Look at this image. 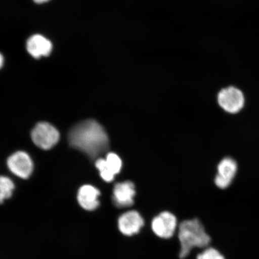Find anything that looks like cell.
<instances>
[{
  "label": "cell",
  "mask_w": 259,
  "mask_h": 259,
  "mask_svg": "<svg viewBox=\"0 0 259 259\" xmlns=\"http://www.w3.org/2000/svg\"><path fill=\"white\" fill-rule=\"evenodd\" d=\"M69 141L72 147L92 159L108 150L109 139L102 126L95 120L79 123L71 130Z\"/></svg>",
  "instance_id": "1"
},
{
  "label": "cell",
  "mask_w": 259,
  "mask_h": 259,
  "mask_svg": "<svg viewBox=\"0 0 259 259\" xmlns=\"http://www.w3.org/2000/svg\"><path fill=\"white\" fill-rule=\"evenodd\" d=\"M136 194L135 186L131 181L116 184L113 189V201L118 208L134 205Z\"/></svg>",
  "instance_id": "9"
},
{
  "label": "cell",
  "mask_w": 259,
  "mask_h": 259,
  "mask_svg": "<svg viewBox=\"0 0 259 259\" xmlns=\"http://www.w3.org/2000/svg\"><path fill=\"white\" fill-rule=\"evenodd\" d=\"M177 219L172 213L164 211L152 220L151 228L154 234L162 239H169L177 228Z\"/></svg>",
  "instance_id": "5"
},
{
  "label": "cell",
  "mask_w": 259,
  "mask_h": 259,
  "mask_svg": "<svg viewBox=\"0 0 259 259\" xmlns=\"http://www.w3.org/2000/svg\"><path fill=\"white\" fill-rule=\"evenodd\" d=\"M217 100L223 110L235 114L240 112L245 105V96L242 91L235 86L229 85L220 89Z\"/></svg>",
  "instance_id": "3"
},
{
  "label": "cell",
  "mask_w": 259,
  "mask_h": 259,
  "mask_svg": "<svg viewBox=\"0 0 259 259\" xmlns=\"http://www.w3.org/2000/svg\"><path fill=\"white\" fill-rule=\"evenodd\" d=\"M106 161L109 169L115 176L120 171L122 167V161L118 155L115 153H109L107 155Z\"/></svg>",
  "instance_id": "13"
},
{
  "label": "cell",
  "mask_w": 259,
  "mask_h": 259,
  "mask_svg": "<svg viewBox=\"0 0 259 259\" xmlns=\"http://www.w3.org/2000/svg\"><path fill=\"white\" fill-rule=\"evenodd\" d=\"M96 166L100 170V176L107 182H111L114 178L115 175L109 169L106 160L100 158L97 160Z\"/></svg>",
  "instance_id": "14"
},
{
  "label": "cell",
  "mask_w": 259,
  "mask_h": 259,
  "mask_svg": "<svg viewBox=\"0 0 259 259\" xmlns=\"http://www.w3.org/2000/svg\"><path fill=\"white\" fill-rule=\"evenodd\" d=\"M50 1V0H34L35 3H38V4H41V3H44Z\"/></svg>",
  "instance_id": "16"
},
{
  "label": "cell",
  "mask_w": 259,
  "mask_h": 259,
  "mask_svg": "<svg viewBox=\"0 0 259 259\" xmlns=\"http://www.w3.org/2000/svg\"><path fill=\"white\" fill-rule=\"evenodd\" d=\"M3 56H2L1 57V66H3Z\"/></svg>",
  "instance_id": "17"
},
{
  "label": "cell",
  "mask_w": 259,
  "mask_h": 259,
  "mask_svg": "<svg viewBox=\"0 0 259 259\" xmlns=\"http://www.w3.org/2000/svg\"><path fill=\"white\" fill-rule=\"evenodd\" d=\"M14 189V184L9 178L2 177L0 180V199L1 203L3 200L8 199L12 196V190Z\"/></svg>",
  "instance_id": "12"
},
{
  "label": "cell",
  "mask_w": 259,
  "mask_h": 259,
  "mask_svg": "<svg viewBox=\"0 0 259 259\" xmlns=\"http://www.w3.org/2000/svg\"><path fill=\"white\" fill-rule=\"evenodd\" d=\"M237 163L231 157H226L218 165V174L215 178V184L220 189H225L231 185L237 171Z\"/></svg>",
  "instance_id": "7"
},
{
  "label": "cell",
  "mask_w": 259,
  "mask_h": 259,
  "mask_svg": "<svg viewBox=\"0 0 259 259\" xmlns=\"http://www.w3.org/2000/svg\"><path fill=\"white\" fill-rule=\"evenodd\" d=\"M197 259H225L223 255L214 248L205 249L201 253L197 255Z\"/></svg>",
  "instance_id": "15"
},
{
  "label": "cell",
  "mask_w": 259,
  "mask_h": 259,
  "mask_svg": "<svg viewBox=\"0 0 259 259\" xmlns=\"http://www.w3.org/2000/svg\"><path fill=\"white\" fill-rule=\"evenodd\" d=\"M178 239L180 243V257L185 258L194 248H205L211 238L199 219L184 220L178 227Z\"/></svg>",
  "instance_id": "2"
},
{
  "label": "cell",
  "mask_w": 259,
  "mask_h": 259,
  "mask_svg": "<svg viewBox=\"0 0 259 259\" xmlns=\"http://www.w3.org/2000/svg\"><path fill=\"white\" fill-rule=\"evenodd\" d=\"M8 165L12 172L24 179L30 177L33 169V164L30 156L22 151L12 155L8 158Z\"/></svg>",
  "instance_id": "6"
},
{
  "label": "cell",
  "mask_w": 259,
  "mask_h": 259,
  "mask_svg": "<svg viewBox=\"0 0 259 259\" xmlns=\"http://www.w3.org/2000/svg\"><path fill=\"white\" fill-rule=\"evenodd\" d=\"M34 144L43 150H48L57 144L60 134L57 130L48 122H39L31 132Z\"/></svg>",
  "instance_id": "4"
},
{
  "label": "cell",
  "mask_w": 259,
  "mask_h": 259,
  "mask_svg": "<svg viewBox=\"0 0 259 259\" xmlns=\"http://www.w3.org/2000/svg\"><path fill=\"white\" fill-rule=\"evenodd\" d=\"M27 50L32 57L40 58L48 56L53 50V44L43 35L35 34L28 38Z\"/></svg>",
  "instance_id": "10"
},
{
  "label": "cell",
  "mask_w": 259,
  "mask_h": 259,
  "mask_svg": "<svg viewBox=\"0 0 259 259\" xmlns=\"http://www.w3.org/2000/svg\"><path fill=\"white\" fill-rule=\"evenodd\" d=\"M100 192L93 186L85 185L80 187L77 194L79 205L88 210L96 209L99 205L98 197Z\"/></svg>",
  "instance_id": "11"
},
{
  "label": "cell",
  "mask_w": 259,
  "mask_h": 259,
  "mask_svg": "<svg viewBox=\"0 0 259 259\" xmlns=\"http://www.w3.org/2000/svg\"><path fill=\"white\" fill-rule=\"evenodd\" d=\"M144 220L137 210H130L123 213L118 219V228L123 235L138 234L144 226Z\"/></svg>",
  "instance_id": "8"
}]
</instances>
